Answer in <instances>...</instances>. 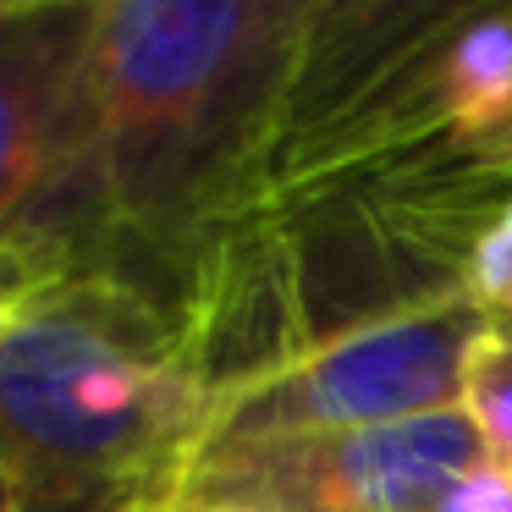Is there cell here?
I'll return each mask as SVG.
<instances>
[{"mask_svg":"<svg viewBox=\"0 0 512 512\" xmlns=\"http://www.w3.org/2000/svg\"><path fill=\"white\" fill-rule=\"evenodd\" d=\"M303 23L287 0H94L72 177L0 254L122 270L182 303L270 138Z\"/></svg>","mask_w":512,"mask_h":512,"instance_id":"obj_1","label":"cell"},{"mask_svg":"<svg viewBox=\"0 0 512 512\" xmlns=\"http://www.w3.org/2000/svg\"><path fill=\"white\" fill-rule=\"evenodd\" d=\"M210 402L182 303L100 265L39 281L0 342V463L23 512H160Z\"/></svg>","mask_w":512,"mask_h":512,"instance_id":"obj_2","label":"cell"},{"mask_svg":"<svg viewBox=\"0 0 512 512\" xmlns=\"http://www.w3.org/2000/svg\"><path fill=\"white\" fill-rule=\"evenodd\" d=\"M485 325L490 320L463 292H441V298L402 303L303 347H287L270 364L210 391L193 446L347 435L463 408V369Z\"/></svg>","mask_w":512,"mask_h":512,"instance_id":"obj_3","label":"cell"},{"mask_svg":"<svg viewBox=\"0 0 512 512\" xmlns=\"http://www.w3.org/2000/svg\"><path fill=\"white\" fill-rule=\"evenodd\" d=\"M479 457H490V446L463 408L347 435L193 446L160 496V512L199 501H243L265 512H435L446 485Z\"/></svg>","mask_w":512,"mask_h":512,"instance_id":"obj_4","label":"cell"},{"mask_svg":"<svg viewBox=\"0 0 512 512\" xmlns=\"http://www.w3.org/2000/svg\"><path fill=\"white\" fill-rule=\"evenodd\" d=\"M94 0L0 6V248L45 226L83 138Z\"/></svg>","mask_w":512,"mask_h":512,"instance_id":"obj_5","label":"cell"},{"mask_svg":"<svg viewBox=\"0 0 512 512\" xmlns=\"http://www.w3.org/2000/svg\"><path fill=\"white\" fill-rule=\"evenodd\" d=\"M441 105L463 149H485L512 122V6L457 12L441 45Z\"/></svg>","mask_w":512,"mask_h":512,"instance_id":"obj_6","label":"cell"},{"mask_svg":"<svg viewBox=\"0 0 512 512\" xmlns=\"http://www.w3.org/2000/svg\"><path fill=\"white\" fill-rule=\"evenodd\" d=\"M463 413L479 424L490 457L512 463V325H485L463 369Z\"/></svg>","mask_w":512,"mask_h":512,"instance_id":"obj_7","label":"cell"},{"mask_svg":"<svg viewBox=\"0 0 512 512\" xmlns=\"http://www.w3.org/2000/svg\"><path fill=\"white\" fill-rule=\"evenodd\" d=\"M463 298L490 325H512V188L485 215V226L463 254Z\"/></svg>","mask_w":512,"mask_h":512,"instance_id":"obj_8","label":"cell"},{"mask_svg":"<svg viewBox=\"0 0 512 512\" xmlns=\"http://www.w3.org/2000/svg\"><path fill=\"white\" fill-rule=\"evenodd\" d=\"M435 512H512V463L501 457H479L463 479L446 485Z\"/></svg>","mask_w":512,"mask_h":512,"instance_id":"obj_9","label":"cell"},{"mask_svg":"<svg viewBox=\"0 0 512 512\" xmlns=\"http://www.w3.org/2000/svg\"><path fill=\"white\" fill-rule=\"evenodd\" d=\"M479 155H485V160H496V166H507V171H512V122L501 127V133L490 138L485 149H479Z\"/></svg>","mask_w":512,"mask_h":512,"instance_id":"obj_10","label":"cell"},{"mask_svg":"<svg viewBox=\"0 0 512 512\" xmlns=\"http://www.w3.org/2000/svg\"><path fill=\"white\" fill-rule=\"evenodd\" d=\"M0 512H23V496H17V479L6 474V463H0Z\"/></svg>","mask_w":512,"mask_h":512,"instance_id":"obj_11","label":"cell"},{"mask_svg":"<svg viewBox=\"0 0 512 512\" xmlns=\"http://www.w3.org/2000/svg\"><path fill=\"white\" fill-rule=\"evenodd\" d=\"M182 512H265V507H243V501H199V507H182Z\"/></svg>","mask_w":512,"mask_h":512,"instance_id":"obj_12","label":"cell"}]
</instances>
